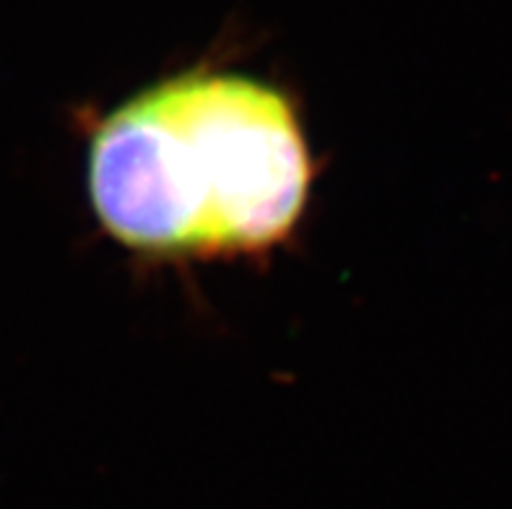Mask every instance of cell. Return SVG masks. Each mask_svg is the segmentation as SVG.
Returning a JSON list of instances; mask_svg holds the SVG:
<instances>
[{"instance_id": "1", "label": "cell", "mask_w": 512, "mask_h": 509, "mask_svg": "<svg viewBox=\"0 0 512 509\" xmlns=\"http://www.w3.org/2000/svg\"><path fill=\"white\" fill-rule=\"evenodd\" d=\"M310 151L289 99L195 71L117 107L89 149V198L117 242L149 255H242L305 211Z\"/></svg>"}]
</instances>
